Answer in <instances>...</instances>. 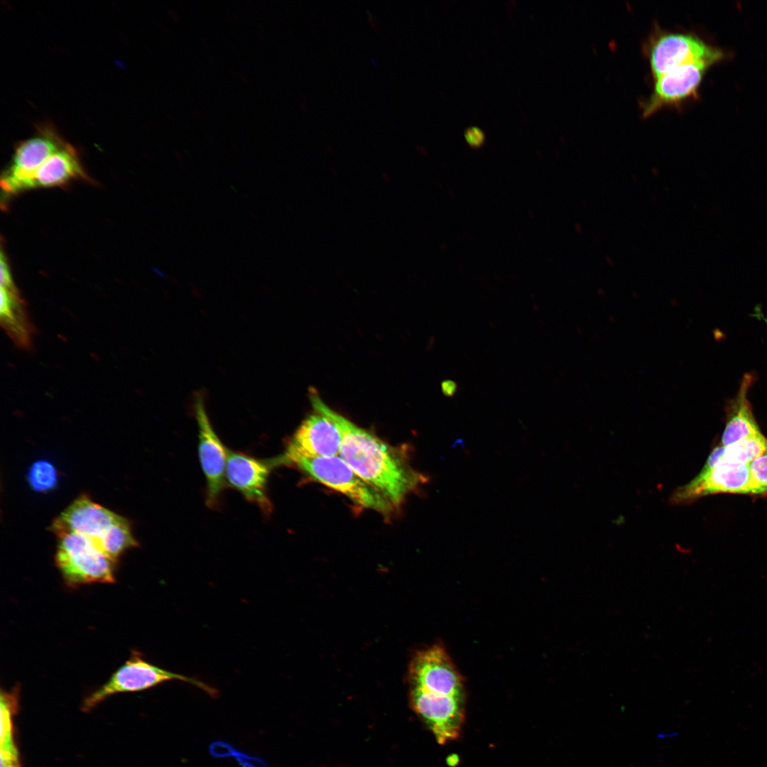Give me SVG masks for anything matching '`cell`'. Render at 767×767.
I'll return each mask as SVG.
<instances>
[{"label":"cell","instance_id":"1","mask_svg":"<svg viewBox=\"0 0 767 767\" xmlns=\"http://www.w3.org/2000/svg\"><path fill=\"white\" fill-rule=\"evenodd\" d=\"M312 405L329 418L341 434L339 456L364 481L377 489L394 507L428 477L416 471L401 449L384 442L327 406L315 393Z\"/></svg>","mask_w":767,"mask_h":767},{"label":"cell","instance_id":"2","mask_svg":"<svg viewBox=\"0 0 767 767\" xmlns=\"http://www.w3.org/2000/svg\"><path fill=\"white\" fill-rule=\"evenodd\" d=\"M281 464L295 466L320 483L346 496L354 504L374 510L384 516L394 506L377 489L364 481L340 456L308 457L286 450L277 458Z\"/></svg>","mask_w":767,"mask_h":767},{"label":"cell","instance_id":"3","mask_svg":"<svg viewBox=\"0 0 767 767\" xmlns=\"http://www.w3.org/2000/svg\"><path fill=\"white\" fill-rule=\"evenodd\" d=\"M58 537L55 563L67 586L114 582L116 562L107 557L91 539L73 533Z\"/></svg>","mask_w":767,"mask_h":767},{"label":"cell","instance_id":"4","mask_svg":"<svg viewBox=\"0 0 767 767\" xmlns=\"http://www.w3.org/2000/svg\"><path fill=\"white\" fill-rule=\"evenodd\" d=\"M653 79L684 64L705 61L712 65L723 53L692 33L670 31L656 27L644 45Z\"/></svg>","mask_w":767,"mask_h":767},{"label":"cell","instance_id":"5","mask_svg":"<svg viewBox=\"0 0 767 767\" xmlns=\"http://www.w3.org/2000/svg\"><path fill=\"white\" fill-rule=\"evenodd\" d=\"M173 680L193 685L211 696L217 694L216 690L208 685L195 678L158 667L145 660L138 652H134L106 683L85 700L82 708L84 710H89L111 695L144 690Z\"/></svg>","mask_w":767,"mask_h":767},{"label":"cell","instance_id":"6","mask_svg":"<svg viewBox=\"0 0 767 767\" xmlns=\"http://www.w3.org/2000/svg\"><path fill=\"white\" fill-rule=\"evenodd\" d=\"M127 521L83 494L55 518L51 531L58 536L69 533L85 535L103 552L110 539Z\"/></svg>","mask_w":767,"mask_h":767},{"label":"cell","instance_id":"7","mask_svg":"<svg viewBox=\"0 0 767 767\" xmlns=\"http://www.w3.org/2000/svg\"><path fill=\"white\" fill-rule=\"evenodd\" d=\"M66 143L51 125H40L34 136L18 143L1 178L5 196L23 191L40 166Z\"/></svg>","mask_w":767,"mask_h":767},{"label":"cell","instance_id":"8","mask_svg":"<svg viewBox=\"0 0 767 767\" xmlns=\"http://www.w3.org/2000/svg\"><path fill=\"white\" fill-rule=\"evenodd\" d=\"M408 676L412 687L437 695L465 697L464 679L440 644L417 651L410 662Z\"/></svg>","mask_w":767,"mask_h":767},{"label":"cell","instance_id":"9","mask_svg":"<svg viewBox=\"0 0 767 767\" xmlns=\"http://www.w3.org/2000/svg\"><path fill=\"white\" fill-rule=\"evenodd\" d=\"M749 464L722 461L709 469H702L689 483L677 488L669 500L673 505H681L710 494H749Z\"/></svg>","mask_w":767,"mask_h":767},{"label":"cell","instance_id":"10","mask_svg":"<svg viewBox=\"0 0 767 767\" xmlns=\"http://www.w3.org/2000/svg\"><path fill=\"white\" fill-rule=\"evenodd\" d=\"M410 703L440 744L457 739L465 717V697L437 695L411 687Z\"/></svg>","mask_w":767,"mask_h":767},{"label":"cell","instance_id":"11","mask_svg":"<svg viewBox=\"0 0 767 767\" xmlns=\"http://www.w3.org/2000/svg\"><path fill=\"white\" fill-rule=\"evenodd\" d=\"M705 61L691 62L677 67L654 79L651 94L642 104V115L649 117L666 107L680 106L697 96L707 70Z\"/></svg>","mask_w":767,"mask_h":767},{"label":"cell","instance_id":"12","mask_svg":"<svg viewBox=\"0 0 767 767\" xmlns=\"http://www.w3.org/2000/svg\"><path fill=\"white\" fill-rule=\"evenodd\" d=\"M195 414L199 432V459L207 484L206 504L212 508L218 505L225 486L229 450L214 432L200 394L195 397Z\"/></svg>","mask_w":767,"mask_h":767},{"label":"cell","instance_id":"13","mask_svg":"<svg viewBox=\"0 0 767 767\" xmlns=\"http://www.w3.org/2000/svg\"><path fill=\"white\" fill-rule=\"evenodd\" d=\"M275 464L274 460H261L240 452H228L225 477L229 484L256 504L266 516L273 509L267 484L271 467Z\"/></svg>","mask_w":767,"mask_h":767},{"label":"cell","instance_id":"14","mask_svg":"<svg viewBox=\"0 0 767 767\" xmlns=\"http://www.w3.org/2000/svg\"><path fill=\"white\" fill-rule=\"evenodd\" d=\"M341 441L336 425L317 412L302 422L286 450L308 457L339 456Z\"/></svg>","mask_w":767,"mask_h":767},{"label":"cell","instance_id":"15","mask_svg":"<svg viewBox=\"0 0 767 767\" xmlns=\"http://www.w3.org/2000/svg\"><path fill=\"white\" fill-rule=\"evenodd\" d=\"M86 178L77 152L67 143L40 166L26 183L24 190L55 187Z\"/></svg>","mask_w":767,"mask_h":767},{"label":"cell","instance_id":"16","mask_svg":"<svg viewBox=\"0 0 767 767\" xmlns=\"http://www.w3.org/2000/svg\"><path fill=\"white\" fill-rule=\"evenodd\" d=\"M753 381L752 375H744L736 396L727 404L726 424L721 440L723 446L761 433L747 399Z\"/></svg>","mask_w":767,"mask_h":767},{"label":"cell","instance_id":"17","mask_svg":"<svg viewBox=\"0 0 767 767\" xmlns=\"http://www.w3.org/2000/svg\"><path fill=\"white\" fill-rule=\"evenodd\" d=\"M1 325L17 345H31L33 330L15 285L1 286Z\"/></svg>","mask_w":767,"mask_h":767},{"label":"cell","instance_id":"18","mask_svg":"<svg viewBox=\"0 0 767 767\" xmlns=\"http://www.w3.org/2000/svg\"><path fill=\"white\" fill-rule=\"evenodd\" d=\"M17 695L16 690L1 693V767H21L12 722L18 705Z\"/></svg>","mask_w":767,"mask_h":767},{"label":"cell","instance_id":"19","mask_svg":"<svg viewBox=\"0 0 767 767\" xmlns=\"http://www.w3.org/2000/svg\"><path fill=\"white\" fill-rule=\"evenodd\" d=\"M766 450L767 438L759 433L728 446L721 445L710 454L717 463L725 461L750 464Z\"/></svg>","mask_w":767,"mask_h":767},{"label":"cell","instance_id":"20","mask_svg":"<svg viewBox=\"0 0 767 767\" xmlns=\"http://www.w3.org/2000/svg\"><path fill=\"white\" fill-rule=\"evenodd\" d=\"M28 480L32 487L40 491H45L54 487L57 474L53 466L46 461H38L31 468Z\"/></svg>","mask_w":767,"mask_h":767},{"label":"cell","instance_id":"21","mask_svg":"<svg viewBox=\"0 0 767 767\" xmlns=\"http://www.w3.org/2000/svg\"><path fill=\"white\" fill-rule=\"evenodd\" d=\"M749 494H767V450L749 464Z\"/></svg>","mask_w":767,"mask_h":767},{"label":"cell","instance_id":"22","mask_svg":"<svg viewBox=\"0 0 767 767\" xmlns=\"http://www.w3.org/2000/svg\"><path fill=\"white\" fill-rule=\"evenodd\" d=\"M464 137L467 143L474 149L484 146L486 139L485 132L477 126L467 127L464 131Z\"/></svg>","mask_w":767,"mask_h":767},{"label":"cell","instance_id":"23","mask_svg":"<svg viewBox=\"0 0 767 767\" xmlns=\"http://www.w3.org/2000/svg\"><path fill=\"white\" fill-rule=\"evenodd\" d=\"M442 393L447 397H453L457 390V384L452 380H445L441 383Z\"/></svg>","mask_w":767,"mask_h":767}]
</instances>
